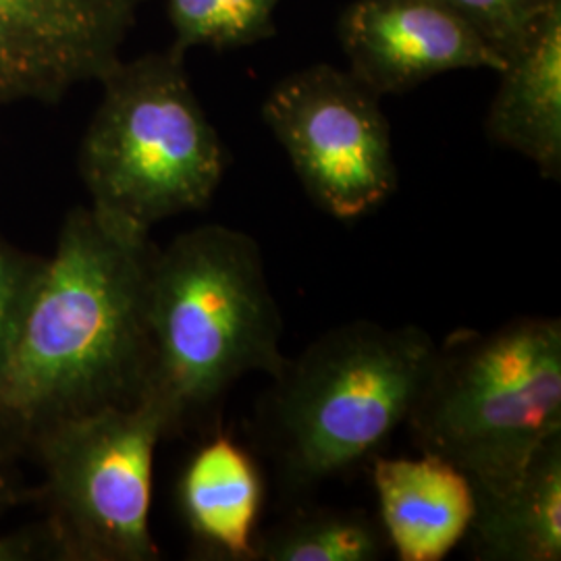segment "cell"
I'll return each mask as SVG.
<instances>
[{"instance_id": "7a4b0ae2", "label": "cell", "mask_w": 561, "mask_h": 561, "mask_svg": "<svg viewBox=\"0 0 561 561\" xmlns=\"http://www.w3.org/2000/svg\"><path fill=\"white\" fill-rule=\"evenodd\" d=\"M150 377L167 437L204 421L245 375L275 379L287 356L283 319L261 245L225 225H202L157 252L150 277Z\"/></svg>"}, {"instance_id": "8fae6325", "label": "cell", "mask_w": 561, "mask_h": 561, "mask_svg": "<svg viewBox=\"0 0 561 561\" xmlns=\"http://www.w3.org/2000/svg\"><path fill=\"white\" fill-rule=\"evenodd\" d=\"M262 495L254 456L221 433L190 456L178 482L181 518L202 553L215 560L256 561Z\"/></svg>"}, {"instance_id": "3957f363", "label": "cell", "mask_w": 561, "mask_h": 561, "mask_svg": "<svg viewBox=\"0 0 561 561\" xmlns=\"http://www.w3.org/2000/svg\"><path fill=\"white\" fill-rule=\"evenodd\" d=\"M437 341L416 324H340L287 358L256 433L283 493L304 495L373 460L403 426Z\"/></svg>"}, {"instance_id": "ba28073f", "label": "cell", "mask_w": 561, "mask_h": 561, "mask_svg": "<svg viewBox=\"0 0 561 561\" xmlns=\"http://www.w3.org/2000/svg\"><path fill=\"white\" fill-rule=\"evenodd\" d=\"M148 0H0V106L101 81Z\"/></svg>"}, {"instance_id": "5bb4252c", "label": "cell", "mask_w": 561, "mask_h": 561, "mask_svg": "<svg viewBox=\"0 0 561 561\" xmlns=\"http://www.w3.org/2000/svg\"><path fill=\"white\" fill-rule=\"evenodd\" d=\"M389 542L381 522L364 510H298L259 535L256 561H377Z\"/></svg>"}, {"instance_id": "5b68a950", "label": "cell", "mask_w": 561, "mask_h": 561, "mask_svg": "<svg viewBox=\"0 0 561 561\" xmlns=\"http://www.w3.org/2000/svg\"><path fill=\"white\" fill-rule=\"evenodd\" d=\"M81 140L80 173L96 210L150 231L206 208L227 154L183 65V50L123 62Z\"/></svg>"}, {"instance_id": "7c38bea8", "label": "cell", "mask_w": 561, "mask_h": 561, "mask_svg": "<svg viewBox=\"0 0 561 561\" xmlns=\"http://www.w3.org/2000/svg\"><path fill=\"white\" fill-rule=\"evenodd\" d=\"M489 106V140L537 164L545 180L561 175V4L505 59Z\"/></svg>"}, {"instance_id": "9a60e30c", "label": "cell", "mask_w": 561, "mask_h": 561, "mask_svg": "<svg viewBox=\"0 0 561 561\" xmlns=\"http://www.w3.org/2000/svg\"><path fill=\"white\" fill-rule=\"evenodd\" d=\"M279 0H167L175 46L240 48L275 34L273 15Z\"/></svg>"}, {"instance_id": "4fadbf2b", "label": "cell", "mask_w": 561, "mask_h": 561, "mask_svg": "<svg viewBox=\"0 0 561 561\" xmlns=\"http://www.w3.org/2000/svg\"><path fill=\"white\" fill-rule=\"evenodd\" d=\"M463 541L479 561L561 560V433L542 443L518 481L477 491Z\"/></svg>"}, {"instance_id": "52a82bcc", "label": "cell", "mask_w": 561, "mask_h": 561, "mask_svg": "<svg viewBox=\"0 0 561 561\" xmlns=\"http://www.w3.org/2000/svg\"><path fill=\"white\" fill-rule=\"evenodd\" d=\"M262 117L322 213L354 221L398 190L381 96L350 69L314 65L280 80Z\"/></svg>"}, {"instance_id": "9c48e42d", "label": "cell", "mask_w": 561, "mask_h": 561, "mask_svg": "<svg viewBox=\"0 0 561 561\" xmlns=\"http://www.w3.org/2000/svg\"><path fill=\"white\" fill-rule=\"evenodd\" d=\"M337 32L350 71L379 96L449 71L505 65L443 0H354Z\"/></svg>"}, {"instance_id": "30bf717a", "label": "cell", "mask_w": 561, "mask_h": 561, "mask_svg": "<svg viewBox=\"0 0 561 561\" xmlns=\"http://www.w3.org/2000/svg\"><path fill=\"white\" fill-rule=\"evenodd\" d=\"M373 484L379 500L389 549L400 561H442L460 545L477 512L472 481L439 456L373 458Z\"/></svg>"}, {"instance_id": "277c9868", "label": "cell", "mask_w": 561, "mask_h": 561, "mask_svg": "<svg viewBox=\"0 0 561 561\" xmlns=\"http://www.w3.org/2000/svg\"><path fill=\"white\" fill-rule=\"evenodd\" d=\"M422 454L454 463L477 491L520 479L561 433V321L522 317L437 343L405 422Z\"/></svg>"}, {"instance_id": "6da1fadb", "label": "cell", "mask_w": 561, "mask_h": 561, "mask_svg": "<svg viewBox=\"0 0 561 561\" xmlns=\"http://www.w3.org/2000/svg\"><path fill=\"white\" fill-rule=\"evenodd\" d=\"M150 231L94 206L67 215L0 364V424L50 422L141 400L150 377Z\"/></svg>"}, {"instance_id": "ac0fdd59", "label": "cell", "mask_w": 561, "mask_h": 561, "mask_svg": "<svg viewBox=\"0 0 561 561\" xmlns=\"http://www.w3.org/2000/svg\"><path fill=\"white\" fill-rule=\"evenodd\" d=\"M41 558H57L59 551L46 524L38 528H21L0 533V561H30Z\"/></svg>"}, {"instance_id": "e0dca14e", "label": "cell", "mask_w": 561, "mask_h": 561, "mask_svg": "<svg viewBox=\"0 0 561 561\" xmlns=\"http://www.w3.org/2000/svg\"><path fill=\"white\" fill-rule=\"evenodd\" d=\"M44 259L25 254L0 240V364L4 360L13 335L41 273Z\"/></svg>"}, {"instance_id": "d6986e66", "label": "cell", "mask_w": 561, "mask_h": 561, "mask_svg": "<svg viewBox=\"0 0 561 561\" xmlns=\"http://www.w3.org/2000/svg\"><path fill=\"white\" fill-rule=\"evenodd\" d=\"M20 503V489H15V482L7 474L2 461H0V514L13 505Z\"/></svg>"}, {"instance_id": "2e32d148", "label": "cell", "mask_w": 561, "mask_h": 561, "mask_svg": "<svg viewBox=\"0 0 561 561\" xmlns=\"http://www.w3.org/2000/svg\"><path fill=\"white\" fill-rule=\"evenodd\" d=\"M503 62L561 0H443Z\"/></svg>"}, {"instance_id": "8992f818", "label": "cell", "mask_w": 561, "mask_h": 561, "mask_svg": "<svg viewBox=\"0 0 561 561\" xmlns=\"http://www.w3.org/2000/svg\"><path fill=\"white\" fill-rule=\"evenodd\" d=\"M46 528L59 560L154 561L150 530L157 445L167 422L148 396L42 426Z\"/></svg>"}]
</instances>
